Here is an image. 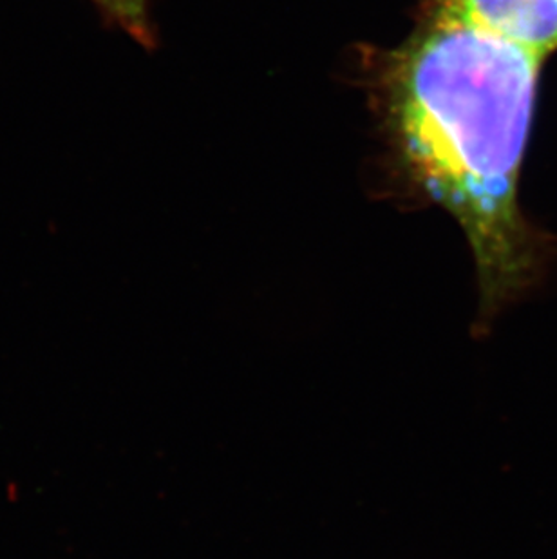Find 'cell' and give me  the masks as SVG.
<instances>
[{
	"label": "cell",
	"instance_id": "cell-3",
	"mask_svg": "<svg viewBox=\"0 0 557 559\" xmlns=\"http://www.w3.org/2000/svg\"><path fill=\"white\" fill-rule=\"evenodd\" d=\"M93 2L107 21H111L123 32L129 33L138 43L149 44L153 40L147 0H93Z\"/></svg>",
	"mask_w": 557,
	"mask_h": 559
},
{
	"label": "cell",
	"instance_id": "cell-1",
	"mask_svg": "<svg viewBox=\"0 0 557 559\" xmlns=\"http://www.w3.org/2000/svg\"><path fill=\"white\" fill-rule=\"evenodd\" d=\"M540 62L447 0L394 73L391 109L405 158L473 250L478 337L547 277V243L518 206Z\"/></svg>",
	"mask_w": 557,
	"mask_h": 559
},
{
	"label": "cell",
	"instance_id": "cell-2",
	"mask_svg": "<svg viewBox=\"0 0 557 559\" xmlns=\"http://www.w3.org/2000/svg\"><path fill=\"white\" fill-rule=\"evenodd\" d=\"M469 22L540 59L557 48V0H449Z\"/></svg>",
	"mask_w": 557,
	"mask_h": 559
}]
</instances>
